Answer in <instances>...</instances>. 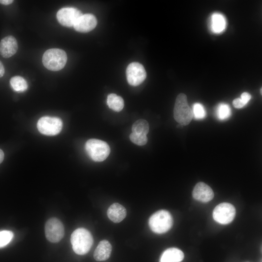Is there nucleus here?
<instances>
[{"instance_id": "nucleus-1", "label": "nucleus", "mask_w": 262, "mask_h": 262, "mask_svg": "<svg viewBox=\"0 0 262 262\" xmlns=\"http://www.w3.org/2000/svg\"><path fill=\"white\" fill-rule=\"evenodd\" d=\"M70 241L75 253L82 255L90 250L93 244V238L88 230L84 228H78L72 232Z\"/></svg>"}, {"instance_id": "nucleus-2", "label": "nucleus", "mask_w": 262, "mask_h": 262, "mask_svg": "<svg viewBox=\"0 0 262 262\" xmlns=\"http://www.w3.org/2000/svg\"><path fill=\"white\" fill-rule=\"evenodd\" d=\"M67 55L63 49H50L47 50L42 57L43 65L51 71H59L66 65Z\"/></svg>"}, {"instance_id": "nucleus-3", "label": "nucleus", "mask_w": 262, "mask_h": 262, "mask_svg": "<svg viewBox=\"0 0 262 262\" xmlns=\"http://www.w3.org/2000/svg\"><path fill=\"white\" fill-rule=\"evenodd\" d=\"M173 223L172 216L167 211L161 210L154 213L149 218L148 225L155 233L161 234L168 231Z\"/></svg>"}, {"instance_id": "nucleus-4", "label": "nucleus", "mask_w": 262, "mask_h": 262, "mask_svg": "<svg viewBox=\"0 0 262 262\" xmlns=\"http://www.w3.org/2000/svg\"><path fill=\"white\" fill-rule=\"evenodd\" d=\"M174 117L182 126L188 125L193 118L192 110L189 106L185 94L178 95L174 108Z\"/></svg>"}, {"instance_id": "nucleus-5", "label": "nucleus", "mask_w": 262, "mask_h": 262, "mask_svg": "<svg viewBox=\"0 0 262 262\" xmlns=\"http://www.w3.org/2000/svg\"><path fill=\"white\" fill-rule=\"evenodd\" d=\"M85 148L89 156L95 162L103 161L110 153L108 144L97 139H89L85 143Z\"/></svg>"}, {"instance_id": "nucleus-6", "label": "nucleus", "mask_w": 262, "mask_h": 262, "mask_svg": "<svg viewBox=\"0 0 262 262\" xmlns=\"http://www.w3.org/2000/svg\"><path fill=\"white\" fill-rule=\"evenodd\" d=\"M63 126L61 119L50 116L40 118L37 123V127L40 132L49 135H55L60 132Z\"/></svg>"}, {"instance_id": "nucleus-7", "label": "nucleus", "mask_w": 262, "mask_h": 262, "mask_svg": "<svg viewBox=\"0 0 262 262\" xmlns=\"http://www.w3.org/2000/svg\"><path fill=\"white\" fill-rule=\"evenodd\" d=\"M236 210L233 205L223 202L217 205L213 211L214 220L221 224H228L234 219Z\"/></svg>"}, {"instance_id": "nucleus-8", "label": "nucleus", "mask_w": 262, "mask_h": 262, "mask_svg": "<svg viewBox=\"0 0 262 262\" xmlns=\"http://www.w3.org/2000/svg\"><path fill=\"white\" fill-rule=\"evenodd\" d=\"M45 231L47 239L52 243L59 242L65 233L63 224L56 218H51L46 222Z\"/></svg>"}, {"instance_id": "nucleus-9", "label": "nucleus", "mask_w": 262, "mask_h": 262, "mask_svg": "<svg viewBox=\"0 0 262 262\" xmlns=\"http://www.w3.org/2000/svg\"><path fill=\"white\" fill-rule=\"evenodd\" d=\"M147 76L143 66L138 62L130 64L126 69V77L128 83L132 86H138L142 83Z\"/></svg>"}, {"instance_id": "nucleus-10", "label": "nucleus", "mask_w": 262, "mask_h": 262, "mask_svg": "<svg viewBox=\"0 0 262 262\" xmlns=\"http://www.w3.org/2000/svg\"><path fill=\"white\" fill-rule=\"evenodd\" d=\"M82 15V12L75 8L65 7L57 12L56 17L59 22L63 26L72 27Z\"/></svg>"}, {"instance_id": "nucleus-11", "label": "nucleus", "mask_w": 262, "mask_h": 262, "mask_svg": "<svg viewBox=\"0 0 262 262\" xmlns=\"http://www.w3.org/2000/svg\"><path fill=\"white\" fill-rule=\"evenodd\" d=\"M97 24V20L92 14L82 15L73 26L75 30L81 33H87L93 30Z\"/></svg>"}, {"instance_id": "nucleus-12", "label": "nucleus", "mask_w": 262, "mask_h": 262, "mask_svg": "<svg viewBox=\"0 0 262 262\" xmlns=\"http://www.w3.org/2000/svg\"><path fill=\"white\" fill-rule=\"evenodd\" d=\"M192 195L196 200L202 202H207L213 199L214 193L209 185L203 182H199L195 185Z\"/></svg>"}, {"instance_id": "nucleus-13", "label": "nucleus", "mask_w": 262, "mask_h": 262, "mask_svg": "<svg viewBox=\"0 0 262 262\" xmlns=\"http://www.w3.org/2000/svg\"><path fill=\"white\" fill-rule=\"evenodd\" d=\"M18 49L17 42L13 36H7L1 39L0 42V54L8 58L14 55Z\"/></svg>"}, {"instance_id": "nucleus-14", "label": "nucleus", "mask_w": 262, "mask_h": 262, "mask_svg": "<svg viewBox=\"0 0 262 262\" xmlns=\"http://www.w3.org/2000/svg\"><path fill=\"white\" fill-rule=\"evenodd\" d=\"M127 215L125 208L118 203L112 204L107 210L108 218L114 223H119Z\"/></svg>"}, {"instance_id": "nucleus-15", "label": "nucleus", "mask_w": 262, "mask_h": 262, "mask_svg": "<svg viewBox=\"0 0 262 262\" xmlns=\"http://www.w3.org/2000/svg\"><path fill=\"white\" fill-rule=\"evenodd\" d=\"M111 251L112 246L110 242L106 240H102L94 251V258L97 261H105L110 257Z\"/></svg>"}, {"instance_id": "nucleus-16", "label": "nucleus", "mask_w": 262, "mask_h": 262, "mask_svg": "<svg viewBox=\"0 0 262 262\" xmlns=\"http://www.w3.org/2000/svg\"><path fill=\"white\" fill-rule=\"evenodd\" d=\"M184 258V254L180 249L172 247L165 250L162 254L160 262H180Z\"/></svg>"}, {"instance_id": "nucleus-17", "label": "nucleus", "mask_w": 262, "mask_h": 262, "mask_svg": "<svg viewBox=\"0 0 262 262\" xmlns=\"http://www.w3.org/2000/svg\"><path fill=\"white\" fill-rule=\"evenodd\" d=\"M210 29L214 33H222L226 28V21L225 17L220 13H213L211 17Z\"/></svg>"}, {"instance_id": "nucleus-18", "label": "nucleus", "mask_w": 262, "mask_h": 262, "mask_svg": "<svg viewBox=\"0 0 262 262\" xmlns=\"http://www.w3.org/2000/svg\"><path fill=\"white\" fill-rule=\"evenodd\" d=\"M107 103L110 109L116 112L122 110L124 105L123 99L113 93L107 96Z\"/></svg>"}, {"instance_id": "nucleus-19", "label": "nucleus", "mask_w": 262, "mask_h": 262, "mask_svg": "<svg viewBox=\"0 0 262 262\" xmlns=\"http://www.w3.org/2000/svg\"><path fill=\"white\" fill-rule=\"evenodd\" d=\"M131 131L136 134L147 135L149 131L148 123L143 119L137 120L133 124Z\"/></svg>"}, {"instance_id": "nucleus-20", "label": "nucleus", "mask_w": 262, "mask_h": 262, "mask_svg": "<svg viewBox=\"0 0 262 262\" xmlns=\"http://www.w3.org/2000/svg\"><path fill=\"white\" fill-rule=\"evenodd\" d=\"M10 83L12 88L16 92H23L28 88L26 81L22 77L18 76L12 77Z\"/></svg>"}, {"instance_id": "nucleus-21", "label": "nucleus", "mask_w": 262, "mask_h": 262, "mask_svg": "<svg viewBox=\"0 0 262 262\" xmlns=\"http://www.w3.org/2000/svg\"><path fill=\"white\" fill-rule=\"evenodd\" d=\"M216 115L218 119L220 120L228 119L231 115L229 106L226 103H220L216 108Z\"/></svg>"}, {"instance_id": "nucleus-22", "label": "nucleus", "mask_w": 262, "mask_h": 262, "mask_svg": "<svg viewBox=\"0 0 262 262\" xmlns=\"http://www.w3.org/2000/svg\"><path fill=\"white\" fill-rule=\"evenodd\" d=\"M14 237V233L8 230H0V248L9 244Z\"/></svg>"}, {"instance_id": "nucleus-23", "label": "nucleus", "mask_w": 262, "mask_h": 262, "mask_svg": "<svg viewBox=\"0 0 262 262\" xmlns=\"http://www.w3.org/2000/svg\"><path fill=\"white\" fill-rule=\"evenodd\" d=\"M192 112L193 117L196 119H203L206 115L204 107L199 103H196L193 105Z\"/></svg>"}, {"instance_id": "nucleus-24", "label": "nucleus", "mask_w": 262, "mask_h": 262, "mask_svg": "<svg viewBox=\"0 0 262 262\" xmlns=\"http://www.w3.org/2000/svg\"><path fill=\"white\" fill-rule=\"evenodd\" d=\"M129 137L132 142L139 146L145 145L147 141V135H145L138 134L131 132Z\"/></svg>"}, {"instance_id": "nucleus-25", "label": "nucleus", "mask_w": 262, "mask_h": 262, "mask_svg": "<svg viewBox=\"0 0 262 262\" xmlns=\"http://www.w3.org/2000/svg\"><path fill=\"white\" fill-rule=\"evenodd\" d=\"M234 107L237 109H240L244 107L246 104L242 101L240 98L234 99L232 101Z\"/></svg>"}, {"instance_id": "nucleus-26", "label": "nucleus", "mask_w": 262, "mask_h": 262, "mask_svg": "<svg viewBox=\"0 0 262 262\" xmlns=\"http://www.w3.org/2000/svg\"><path fill=\"white\" fill-rule=\"evenodd\" d=\"M251 96L247 92L243 93L240 97V99L246 105L248 101L250 100Z\"/></svg>"}, {"instance_id": "nucleus-27", "label": "nucleus", "mask_w": 262, "mask_h": 262, "mask_svg": "<svg viewBox=\"0 0 262 262\" xmlns=\"http://www.w3.org/2000/svg\"><path fill=\"white\" fill-rule=\"evenodd\" d=\"M13 2V0H0V3L5 5L10 4Z\"/></svg>"}, {"instance_id": "nucleus-28", "label": "nucleus", "mask_w": 262, "mask_h": 262, "mask_svg": "<svg viewBox=\"0 0 262 262\" xmlns=\"http://www.w3.org/2000/svg\"><path fill=\"white\" fill-rule=\"evenodd\" d=\"M5 70L2 63L0 61V78L2 77L4 74Z\"/></svg>"}, {"instance_id": "nucleus-29", "label": "nucleus", "mask_w": 262, "mask_h": 262, "mask_svg": "<svg viewBox=\"0 0 262 262\" xmlns=\"http://www.w3.org/2000/svg\"><path fill=\"white\" fill-rule=\"evenodd\" d=\"M4 154L3 151L1 149H0V164L3 161L4 159Z\"/></svg>"}, {"instance_id": "nucleus-30", "label": "nucleus", "mask_w": 262, "mask_h": 262, "mask_svg": "<svg viewBox=\"0 0 262 262\" xmlns=\"http://www.w3.org/2000/svg\"><path fill=\"white\" fill-rule=\"evenodd\" d=\"M261 93L262 94V88H261Z\"/></svg>"}]
</instances>
